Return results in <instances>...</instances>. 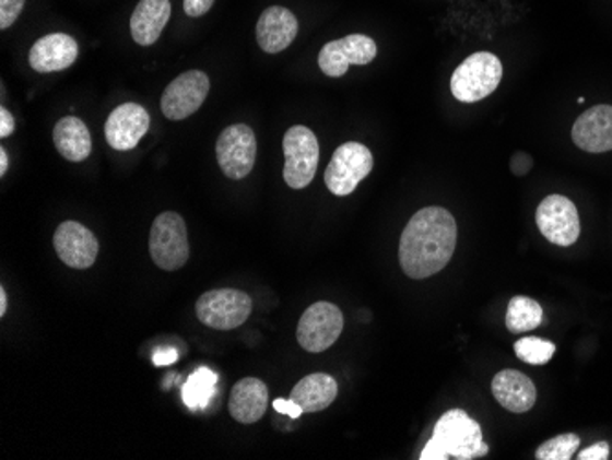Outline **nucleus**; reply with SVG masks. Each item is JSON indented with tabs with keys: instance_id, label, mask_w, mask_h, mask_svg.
Masks as SVG:
<instances>
[{
	"instance_id": "obj_15",
	"label": "nucleus",
	"mask_w": 612,
	"mask_h": 460,
	"mask_svg": "<svg viewBox=\"0 0 612 460\" xmlns=\"http://www.w3.org/2000/svg\"><path fill=\"white\" fill-rule=\"evenodd\" d=\"M80 46L69 34H48L40 37L30 50V67L39 74L61 72L75 63Z\"/></svg>"
},
{
	"instance_id": "obj_35",
	"label": "nucleus",
	"mask_w": 612,
	"mask_h": 460,
	"mask_svg": "<svg viewBox=\"0 0 612 460\" xmlns=\"http://www.w3.org/2000/svg\"><path fill=\"white\" fill-rule=\"evenodd\" d=\"M8 312V296L7 291L4 288H0V316L4 318Z\"/></svg>"
},
{
	"instance_id": "obj_2",
	"label": "nucleus",
	"mask_w": 612,
	"mask_h": 460,
	"mask_svg": "<svg viewBox=\"0 0 612 460\" xmlns=\"http://www.w3.org/2000/svg\"><path fill=\"white\" fill-rule=\"evenodd\" d=\"M486 453L481 426L466 411L451 410L440 416L420 460H446L451 457L470 460Z\"/></svg>"
},
{
	"instance_id": "obj_28",
	"label": "nucleus",
	"mask_w": 612,
	"mask_h": 460,
	"mask_svg": "<svg viewBox=\"0 0 612 460\" xmlns=\"http://www.w3.org/2000/svg\"><path fill=\"white\" fill-rule=\"evenodd\" d=\"M533 160L532 156L528 153H519L514 154L510 160V169L516 177H525L528 170L532 169Z\"/></svg>"
},
{
	"instance_id": "obj_1",
	"label": "nucleus",
	"mask_w": 612,
	"mask_h": 460,
	"mask_svg": "<svg viewBox=\"0 0 612 460\" xmlns=\"http://www.w3.org/2000/svg\"><path fill=\"white\" fill-rule=\"evenodd\" d=\"M457 246V222L446 208L429 205L414 213L400 237V267L411 279L443 272Z\"/></svg>"
},
{
	"instance_id": "obj_24",
	"label": "nucleus",
	"mask_w": 612,
	"mask_h": 460,
	"mask_svg": "<svg viewBox=\"0 0 612 460\" xmlns=\"http://www.w3.org/2000/svg\"><path fill=\"white\" fill-rule=\"evenodd\" d=\"M543 321V308L538 302L527 296H516L510 299L506 310V327L514 334H522L528 330L538 329Z\"/></svg>"
},
{
	"instance_id": "obj_21",
	"label": "nucleus",
	"mask_w": 612,
	"mask_h": 460,
	"mask_svg": "<svg viewBox=\"0 0 612 460\" xmlns=\"http://www.w3.org/2000/svg\"><path fill=\"white\" fill-rule=\"evenodd\" d=\"M54 143L63 158L74 164L85 162L92 153V137L85 121L67 116L54 127Z\"/></svg>"
},
{
	"instance_id": "obj_11",
	"label": "nucleus",
	"mask_w": 612,
	"mask_h": 460,
	"mask_svg": "<svg viewBox=\"0 0 612 460\" xmlns=\"http://www.w3.org/2000/svg\"><path fill=\"white\" fill-rule=\"evenodd\" d=\"M378 56V46L369 35L352 34L343 39L330 40L319 51V69L329 78H341L352 64L373 63Z\"/></svg>"
},
{
	"instance_id": "obj_32",
	"label": "nucleus",
	"mask_w": 612,
	"mask_h": 460,
	"mask_svg": "<svg viewBox=\"0 0 612 460\" xmlns=\"http://www.w3.org/2000/svg\"><path fill=\"white\" fill-rule=\"evenodd\" d=\"M13 129H15V121H13L12 114L8 108H0V137H10V134H13Z\"/></svg>"
},
{
	"instance_id": "obj_8",
	"label": "nucleus",
	"mask_w": 612,
	"mask_h": 460,
	"mask_svg": "<svg viewBox=\"0 0 612 460\" xmlns=\"http://www.w3.org/2000/svg\"><path fill=\"white\" fill-rule=\"evenodd\" d=\"M343 314L332 303H314L306 308L297 325V341L306 353H325L340 340L343 332Z\"/></svg>"
},
{
	"instance_id": "obj_19",
	"label": "nucleus",
	"mask_w": 612,
	"mask_h": 460,
	"mask_svg": "<svg viewBox=\"0 0 612 460\" xmlns=\"http://www.w3.org/2000/svg\"><path fill=\"white\" fill-rule=\"evenodd\" d=\"M268 387L259 378H244L233 386L229 413L240 424H256L268 410Z\"/></svg>"
},
{
	"instance_id": "obj_13",
	"label": "nucleus",
	"mask_w": 612,
	"mask_h": 460,
	"mask_svg": "<svg viewBox=\"0 0 612 460\" xmlns=\"http://www.w3.org/2000/svg\"><path fill=\"white\" fill-rule=\"evenodd\" d=\"M54 248L67 267L86 270L96 262L99 243L96 235L81 222L67 221L56 229Z\"/></svg>"
},
{
	"instance_id": "obj_30",
	"label": "nucleus",
	"mask_w": 612,
	"mask_h": 460,
	"mask_svg": "<svg viewBox=\"0 0 612 460\" xmlns=\"http://www.w3.org/2000/svg\"><path fill=\"white\" fill-rule=\"evenodd\" d=\"M609 453H611V448H609V444L607 443H598L595 446H590V448L584 449L581 453H579V460H605L609 459Z\"/></svg>"
},
{
	"instance_id": "obj_17",
	"label": "nucleus",
	"mask_w": 612,
	"mask_h": 460,
	"mask_svg": "<svg viewBox=\"0 0 612 460\" xmlns=\"http://www.w3.org/2000/svg\"><path fill=\"white\" fill-rule=\"evenodd\" d=\"M299 32L294 13L283 7H270L257 21V43L267 54L286 50Z\"/></svg>"
},
{
	"instance_id": "obj_14",
	"label": "nucleus",
	"mask_w": 612,
	"mask_h": 460,
	"mask_svg": "<svg viewBox=\"0 0 612 460\" xmlns=\"http://www.w3.org/2000/svg\"><path fill=\"white\" fill-rule=\"evenodd\" d=\"M151 127V116L138 103H123L114 108L105 123V138L116 151H131L142 142Z\"/></svg>"
},
{
	"instance_id": "obj_6",
	"label": "nucleus",
	"mask_w": 612,
	"mask_h": 460,
	"mask_svg": "<svg viewBox=\"0 0 612 460\" xmlns=\"http://www.w3.org/2000/svg\"><path fill=\"white\" fill-rule=\"evenodd\" d=\"M375 158L363 143L346 142L336 149L329 167L325 170V184L336 197L354 193L357 184L370 175Z\"/></svg>"
},
{
	"instance_id": "obj_18",
	"label": "nucleus",
	"mask_w": 612,
	"mask_h": 460,
	"mask_svg": "<svg viewBox=\"0 0 612 460\" xmlns=\"http://www.w3.org/2000/svg\"><path fill=\"white\" fill-rule=\"evenodd\" d=\"M495 400L510 413H528L536 404L538 391L533 381L519 370L505 369L492 381Z\"/></svg>"
},
{
	"instance_id": "obj_27",
	"label": "nucleus",
	"mask_w": 612,
	"mask_h": 460,
	"mask_svg": "<svg viewBox=\"0 0 612 460\" xmlns=\"http://www.w3.org/2000/svg\"><path fill=\"white\" fill-rule=\"evenodd\" d=\"M26 0H0V28L7 30L17 21Z\"/></svg>"
},
{
	"instance_id": "obj_9",
	"label": "nucleus",
	"mask_w": 612,
	"mask_h": 460,
	"mask_svg": "<svg viewBox=\"0 0 612 460\" xmlns=\"http://www.w3.org/2000/svg\"><path fill=\"white\" fill-rule=\"evenodd\" d=\"M215 151L222 173L232 180H243L256 165V132L244 123L226 127L216 140Z\"/></svg>"
},
{
	"instance_id": "obj_25",
	"label": "nucleus",
	"mask_w": 612,
	"mask_h": 460,
	"mask_svg": "<svg viewBox=\"0 0 612 460\" xmlns=\"http://www.w3.org/2000/svg\"><path fill=\"white\" fill-rule=\"evenodd\" d=\"M517 358L530 365L549 364L554 358L556 345L552 341L541 340V338H522L514 345Z\"/></svg>"
},
{
	"instance_id": "obj_20",
	"label": "nucleus",
	"mask_w": 612,
	"mask_h": 460,
	"mask_svg": "<svg viewBox=\"0 0 612 460\" xmlns=\"http://www.w3.org/2000/svg\"><path fill=\"white\" fill-rule=\"evenodd\" d=\"M169 0H140L131 17V35L140 46H151L160 39L169 23Z\"/></svg>"
},
{
	"instance_id": "obj_22",
	"label": "nucleus",
	"mask_w": 612,
	"mask_h": 460,
	"mask_svg": "<svg viewBox=\"0 0 612 460\" xmlns=\"http://www.w3.org/2000/svg\"><path fill=\"white\" fill-rule=\"evenodd\" d=\"M338 397V384L325 373H314L294 387L290 400L299 405L303 413H319L327 410Z\"/></svg>"
},
{
	"instance_id": "obj_4",
	"label": "nucleus",
	"mask_w": 612,
	"mask_h": 460,
	"mask_svg": "<svg viewBox=\"0 0 612 460\" xmlns=\"http://www.w3.org/2000/svg\"><path fill=\"white\" fill-rule=\"evenodd\" d=\"M149 253L160 270L176 272L189 259L188 226L175 211L156 216L149 235Z\"/></svg>"
},
{
	"instance_id": "obj_10",
	"label": "nucleus",
	"mask_w": 612,
	"mask_h": 460,
	"mask_svg": "<svg viewBox=\"0 0 612 460\" xmlns=\"http://www.w3.org/2000/svg\"><path fill=\"white\" fill-rule=\"evenodd\" d=\"M536 222L544 239L556 246H573L581 234L578 208L563 194H549L536 211Z\"/></svg>"
},
{
	"instance_id": "obj_26",
	"label": "nucleus",
	"mask_w": 612,
	"mask_h": 460,
	"mask_svg": "<svg viewBox=\"0 0 612 460\" xmlns=\"http://www.w3.org/2000/svg\"><path fill=\"white\" fill-rule=\"evenodd\" d=\"M579 440L578 435L574 433H565L560 437L550 438L543 446H539L536 451V459L538 460H568L573 459V455L578 449Z\"/></svg>"
},
{
	"instance_id": "obj_5",
	"label": "nucleus",
	"mask_w": 612,
	"mask_h": 460,
	"mask_svg": "<svg viewBox=\"0 0 612 460\" xmlns=\"http://www.w3.org/2000/svg\"><path fill=\"white\" fill-rule=\"evenodd\" d=\"M284 182L292 189L310 186L319 164L318 138L308 127H290L283 140Z\"/></svg>"
},
{
	"instance_id": "obj_3",
	"label": "nucleus",
	"mask_w": 612,
	"mask_h": 460,
	"mask_svg": "<svg viewBox=\"0 0 612 460\" xmlns=\"http://www.w3.org/2000/svg\"><path fill=\"white\" fill-rule=\"evenodd\" d=\"M503 80L499 57L476 51L457 67L451 75V94L462 103H476L494 94Z\"/></svg>"
},
{
	"instance_id": "obj_34",
	"label": "nucleus",
	"mask_w": 612,
	"mask_h": 460,
	"mask_svg": "<svg viewBox=\"0 0 612 460\" xmlns=\"http://www.w3.org/2000/svg\"><path fill=\"white\" fill-rule=\"evenodd\" d=\"M8 165H10V158H8L7 149H0V177L7 175Z\"/></svg>"
},
{
	"instance_id": "obj_31",
	"label": "nucleus",
	"mask_w": 612,
	"mask_h": 460,
	"mask_svg": "<svg viewBox=\"0 0 612 460\" xmlns=\"http://www.w3.org/2000/svg\"><path fill=\"white\" fill-rule=\"evenodd\" d=\"M273 410L281 413V415L290 416V418H299L303 415V410H301L299 405L295 404L294 400H283V398H279L273 402Z\"/></svg>"
},
{
	"instance_id": "obj_23",
	"label": "nucleus",
	"mask_w": 612,
	"mask_h": 460,
	"mask_svg": "<svg viewBox=\"0 0 612 460\" xmlns=\"http://www.w3.org/2000/svg\"><path fill=\"white\" fill-rule=\"evenodd\" d=\"M216 381H219V376L208 367H200V369L195 370L193 375L189 376L188 381L181 387L184 404L188 405L189 410H205L211 402V398L215 394Z\"/></svg>"
},
{
	"instance_id": "obj_12",
	"label": "nucleus",
	"mask_w": 612,
	"mask_h": 460,
	"mask_svg": "<svg viewBox=\"0 0 612 460\" xmlns=\"http://www.w3.org/2000/svg\"><path fill=\"white\" fill-rule=\"evenodd\" d=\"M210 94V78L200 70H189L170 81L162 96V113L167 120H188L204 105Z\"/></svg>"
},
{
	"instance_id": "obj_7",
	"label": "nucleus",
	"mask_w": 612,
	"mask_h": 460,
	"mask_svg": "<svg viewBox=\"0 0 612 460\" xmlns=\"http://www.w3.org/2000/svg\"><path fill=\"white\" fill-rule=\"evenodd\" d=\"M195 312L200 323L210 329H237L250 318L251 297L235 288L205 292L199 297Z\"/></svg>"
},
{
	"instance_id": "obj_33",
	"label": "nucleus",
	"mask_w": 612,
	"mask_h": 460,
	"mask_svg": "<svg viewBox=\"0 0 612 460\" xmlns=\"http://www.w3.org/2000/svg\"><path fill=\"white\" fill-rule=\"evenodd\" d=\"M176 359H178V353H176L175 349H158V351L154 353V364L156 365H169L176 362Z\"/></svg>"
},
{
	"instance_id": "obj_16",
	"label": "nucleus",
	"mask_w": 612,
	"mask_h": 460,
	"mask_svg": "<svg viewBox=\"0 0 612 460\" xmlns=\"http://www.w3.org/2000/svg\"><path fill=\"white\" fill-rule=\"evenodd\" d=\"M573 140L587 153L612 151V107L596 105L581 114L573 127Z\"/></svg>"
},
{
	"instance_id": "obj_29",
	"label": "nucleus",
	"mask_w": 612,
	"mask_h": 460,
	"mask_svg": "<svg viewBox=\"0 0 612 460\" xmlns=\"http://www.w3.org/2000/svg\"><path fill=\"white\" fill-rule=\"evenodd\" d=\"M213 4L215 0H184V12L188 13V17H202Z\"/></svg>"
}]
</instances>
